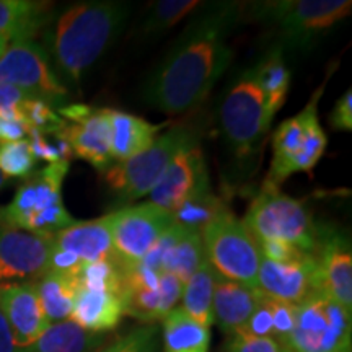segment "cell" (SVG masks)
Segmentation results:
<instances>
[{
	"instance_id": "cell-2",
	"label": "cell",
	"mask_w": 352,
	"mask_h": 352,
	"mask_svg": "<svg viewBox=\"0 0 352 352\" xmlns=\"http://www.w3.org/2000/svg\"><path fill=\"white\" fill-rule=\"evenodd\" d=\"M131 15V3L121 0H87L65 8L51 32L56 67L72 83L96 64L121 33Z\"/></svg>"
},
{
	"instance_id": "cell-10",
	"label": "cell",
	"mask_w": 352,
	"mask_h": 352,
	"mask_svg": "<svg viewBox=\"0 0 352 352\" xmlns=\"http://www.w3.org/2000/svg\"><path fill=\"white\" fill-rule=\"evenodd\" d=\"M351 314L316 292L296 305L292 331L280 347L294 352H352Z\"/></svg>"
},
{
	"instance_id": "cell-1",
	"label": "cell",
	"mask_w": 352,
	"mask_h": 352,
	"mask_svg": "<svg viewBox=\"0 0 352 352\" xmlns=\"http://www.w3.org/2000/svg\"><path fill=\"white\" fill-rule=\"evenodd\" d=\"M243 19V3H202L199 13L145 82L144 98L176 116L199 107L233 59L232 30Z\"/></svg>"
},
{
	"instance_id": "cell-19",
	"label": "cell",
	"mask_w": 352,
	"mask_h": 352,
	"mask_svg": "<svg viewBox=\"0 0 352 352\" xmlns=\"http://www.w3.org/2000/svg\"><path fill=\"white\" fill-rule=\"evenodd\" d=\"M72 148V153L83 158L98 171H107L113 165L111 122L109 108H91L76 122H67L59 132Z\"/></svg>"
},
{
	"instance_id": "cell-43",
	"label": "cell",
	"mask_w": 352,
	"mask_h": 352,
	"mask_svg": "<svg viewBox=\"0 0 352 352\" xmlns=\"http://www.w3.org/2000/svg\"><path fill=\"white\" fill-rule=\"evenodd\" d=\"M0 352H19V347L13 341L10 327H8L2 305H0Z\"/></svg>"
},
{
	"instance_id": "cell-7",
	"label": "cell",
	"mask_w": 352,
	"mask_h": 352,
	"mask_svg": "<svg viewBox=\"0 0 352 352\" xmlns=\"http://www.w3.org/2000/svg\"><path fill=\"white\" fill-rule=\"evenodd\" d=\"M327 80L311 95V100L297 116L289 118L272 135V160L267 182L280 186L289 176L311 171L327 151V132L318 120V101Z\"/></svg>"
},
{
	"instance_id": "cell-12",
	"label": "cell",
	"mask_w": 352,
	"mask_h": 352,
	"mask_svg": "<svg viewBox=\"0 0 352 352\" xmlns=\"http://www.w3.org/2000/svg\"><path fill=\"white\" fill-rule=\"evenodd\" d=\"M0 83L23 90L47 104H63L69 91L51 67L47 54L33 41H13L0 54Z\"/></svg>"
},
{
	"instance_id": "cell-38",
	"label": "cell",
	"mask_w": 352,
	"mask_h": 352,
	"mask_svg": "<svg viewBox=\"0 0 352 352\" xmlns=\"http://www.w3.org/2000/svg\"><path fill=\"white\" fill-rule=\"evenodd\" d=\"M271 314H272V340L277 344H283L289 333L292 331L294 320H296V305L289 303L271 300Z\"/></svg>"
},
{
	"instance_id": "cell-35",
	"label": "cell",
	"mask_w": 352,
	"mask_h": 352,
	"mask_svg": "<svg viewBox=\"0 0 352 352\" xmlns=\"http://www.w3.org/2000/svg\"><path fill=\"white\" fill-rule=\"evenodd\" d=\"M98 352H160L158 329L153 324L134 328Z\"/></svg>"
},
{
	"instance_id": "cell-4",
	"label": "cell",
	"mask_w": 352,
	"mask_h": 352,
	"mask_svg": "<svg viewBox=\"0 0 352 352\" xmlns=\"http://www.w3.org/2000/svg\"><path fill=\"white\" fill-rule=\"evenodd\" d=\"M69 168L70 162L60 160L26 178L10 204L0 209V222L44 239L76 223L63 202V183Z\"/></svg>"
},
{
	"instance_id": "cell-42",
	"label": "cell",
	"mask_w": 352,
	"mask_h": 352,
	"mask_svg": "<svg viewBox=\"0 0 352 352\" xmlns=\"http://www.w3.org/2000/svg\"><path fill=\"white\" fill-rule=\"evenodd\" d=\"M30 127L25 122L7 120L0 116V144L15 142V140H23L28 135Z\"/></svg>"
},
{
	"instance_id": "cell-13",
	"label": "cell",
	"mask_w": 352,
	"mask_h": 352,
	"mask_svg": "<svg viewBox=\"0 0 352 352\" xmlns=\"http://www.w3.org/2000/svg\"><path fill=\"white\" fill-rule=\"evenodd\" d=\"M51 239L0 222V284L32 283L47 271Z\"/></svg>"
},
{
	"instance_id": "cell-32",
	"label": "cell",
	"mask_w": 352,
	"mask_h": 352,
	"mask_svg": "<svg viewBox=\"0 0 352 352\" xmlns=\"http://www.w3.org/2000/svg\"><path fill=\"white\" fill-rule=\"evenodd\" d=\"M201 7L202 2L199 0H160V2H153L140 21L139 32L142 34L166 32L183 19H186L188 15H191L195 10H199Z\"/></svg>"
},
{
	"instance_id": "cell-21",
	"label": "cell",
	"mask_w": 352,
	"mask_h": 352,
	"mask_svg": "<svg viewBox=\"0 0 352 352\" xmlns=\"http://www.w3.org/2000/svg\"><path fill=\"white\" fill-rule=\"evenodd\" d=\"M263 298L261 290L250 289L217 274L212 300L214 323L228 336L243 331Z\"/></svg>"
},
{
	"instance_id": "cell-25",
	"label": "cell",
	"mask_w": 352,
	"mask_h": 352,
	"mask_svg": "<svg viewBox=\"0 0 352 352\" xmlns=\"http://www.w3.org/2000/svg\"><path fill=\"white\" fill-rule=\"evenodd\" d=\"M108 342V334L87 331L65 320L51 323L32 346L19 352H98Z\"/></svg>"
},
{
	"instance_id": "cell-3",
	"label": "cell",
	"mask_w": 352,
	"mask_h": 352,
	"mask_svg": "<svg viewBox=\"0 0 352 352\" xmlns=\"http://www.w3.org/2000/svg\"><path fill=\"white\" fill-rule=\"evenodd\" d=\"M351 8L349 0H267L243 3V15L271 26L284 52H308L349 16Z\"/></svg>"
},
{
	"instance_id": "cell-23",
	"label": "cell",
	"mask_w": 352,
	"mask_h": 352,
	"mask_svg": "<svg viewBox=\"0 0 352 352\" xmlns=\"http://www.w3.org/2000/svg\"><path fill=\"white\" fill-rule=\"evenodd\" d=\"M183 296V283L173 274L164 272L157 289H122L124 315L144 323L165 320Z\"/></svg>"
},
{
	"instance_id": "cell-40",
	"label": "cell",
	"mask_w": 352,
	"mask_h": 352,
	"mask_svg": "<svg viewBox=\"0 0 352 352\" xmlns=\"http://www.w3.org/2000/svg\"><path fill=\"white\" fill-rule=\"evenodd\" d=\"M258 248L263 258L276 263H289L303 256H310V254L302 253L296 246L283 243V241H261V243H258Z\"/></svg>"
},
{
	"instance_id": "cell-30",
	"label": "cell",
	"mask_w": 352,
	"mask_h": 352,
	"mask_svg": "<svg viewBox=\"0 0 352 352\" xmlns=\"http://www.w3.org/2000/svg\"><path fill=\"white\" fill-rule=\"evenodd\" d=\"M164 352H209L210 329L175 308L164 320Z\"/></svg>"
},
{
	"instance_id": "cell-27",
	"label": "cell",
	"mask_w": 352,
	"mask_h": 352,
	"mask_svg": "<svg viewBox=\"0 0 352 352\" xmlns=\"http://www.w3.org/2000/svg\"><path fill=\"white\" fill-rule=\"evenodd\" d=\"M259 88H261L264 98H266L267 114L271 120L280 108L284 107L290 88V69L285 63V52L280 46H272L264 54L258 64L252 69Z\"/></svg>"
},
{
	"instance_id": "cell-28",
	"label": "cell",
	"mask_w": 352,
	"mask_h": 352,
	"mask_svg": "<svg viewBox=\"0 0 352 352\" xmlns=\"http://www.w3.org/2000/svg\"><path fill=\"white\" fill-rule=\"evenodd\" d=\"M47 6L30 0H0V36L7 41H32L47 20Z\"/></svg>"
},
{
	"instance_id": "cell-8",
	"label": "cell",
	"mask_w": 352,
	"mask_h": 352,
	"mask_svg": "<svg viewBox=\"0 0 352 352\" xmlns=\"http://www.w3.org/2000/svg\"><path fill=\"white\" fill-rule=\"evenodd\" d=\"M195 144H197V138L189 127H171L139 155L109 166L103 178L116 204H127L151 195L170 162L183 148Z\"/></svg>"
},
{
	"instance_id": "cell-36",
	"label": "cell",
	"mask_w": 352,
	"mask_h": 352,
	"mask_svg": "<svg viewBox=\"0 0 352 352\" xmlns=\"http://www.w3.org/2000/svg\"><path fill=\"white\" fill-rule=\"evenodd\" d=\"M226 352H283V349L272 338H258L240 331L228 336Z\"/></svg>"
},
{
	"instance_id": "cell-46",
	"label": "cell",
	"mask_w": 352,
	"mask_h": 352,
	"mask_svg": "<svg viewBox=\"0 0 352 352\" xmlns=\"http://www.w3.org/2000/svg\"><path fill=\"white\" fill-rule=\"evenodd\" d=\"M280 349H283V352H294V351H290V349H287V347H280Z\"/></svg>"
},
{
	"instance_id": "cell-17",
	"label": "cell",
	"mask_w": 352,
	"mask_h": 352,
	"mask_svg": "<svg viewBox=\"0 0 352 352\" xmlns=\"http://www.w3.org/2000/svg\"><path fill=\"white\" fill-rule=\"evenodd\" d=\"M208 179L204 153L197 144L189 145L166 166L160 182L152 189L151 202L171 214Z\"/></svg>"
},
{
	"instance_id": "cell-11",
	"label": "cell",
	"mask_w": 352,
	"mask_h": 352,
	"mask_svg": "<svg viewBox=\"0 0 352 352\" xmlns=\"http://www.w3.org/2000/svg\"><path fill=\"white\" fill-rule=\"evenodd\" d=\"M175 220L168 210L152 202L124 206L111 212L113 259L121 270L139 264Z\"/></svg>"
},
{
	"instance_id": "cell-31",
	"label": "cell",
	"mask_w": 352,
	"mask_h": 352,
	"mask_svg": "<svg viewBox=\"0 0 352 352\" xmlns=\"http://www.w3.org/2000/svg\"><path fill=\"white\" fill-rule=\"evenodd\" d=\"M223 208H227V204L214 195L212 188H210V179H208L178 209L173 210L171 215H173L176 226L183 227L184 230L201 233L202 228L208 226Z\"/></svg>"
},
{
	"instance_id": "cell-34",
	"label": "cell",
	"mask_w": 352,
	"mask_h": 352,
	"mask_svg": "<svg viewBox=\"0 0 352 352\" xmlns=\"http://www.w3.org/2000/svg\"><path fill=\"white\" fill-rule=\"evenodd\" d=\"M23 116L30 129L41 132L44 135H54L57 132L63 131L65 124H67L52 109L51 104L36 98H28L25 101Z\"/></svg>"
},
{
	"instance_id": "cell-5",
	"label": "cell",
	"mask_w": 352,
	"mask_h": 352,
	"mask_svg": "<svg viewBox=\"0 0 352 352\" xmlns=\"http://www.w3.org/2000/svg\"><path fill=\"white\" fill-rule=\"evenodd\" d=\"M243 223L256 243L283 241L310 256L318 252L321 226L302 201L287 196L267 179L246 210Z\"/></svg>"
},
{
	"instance_id": "cell-45",
	"label": "cell",
	"mask_w": 352,
	"mask_h": 352,
	"mask_svg": "<svg viewBox=\"0 0 352 352\" xmlns=\"http://www.w3.org/2000/svg\"><path fill=\"white\" fill-rule=\"evenodd\" d=\"M6 184H7V178L2 173H0V189L6 186Z\"/></svg>"
},
{
	"instance_id": "cell-18",
	"label": "cell",
	"mask_w": 352,
	"mask_h": 352,
	"mask_svg": "<svg viewBox=\"0 0 352 352\" xmlns=\"http://www.w3.org/2000/svg\"><path fill=\"white\" fill-rule=\"evenodd\" d=\"M0 305L19 349L32 346L50 327L32 283L0 284Z\"/></svg>"
},
{
	"instance_id": "cell-39",
	"label": "cell",
	"mask_w": 352,
	"mask_h": 352,
	"mask_svg": "<svg viewBox=\"0 0 352 352\" xmlns=\"http://www.w3.org/2000/svg\"><path fill=\"white\" fill-rule=\"evenodd\" d=\"M243 331L258 338H272V314L270 298H263Z\"/></svg>"
},
{
	"instance_id": "cell-6",
	"label": "cell",
	"mask_w": 352,
	"mask_h": 352,
	"mask_svg": "<svg viewBox=\"0 0 352 352\" xmlns=\"http://www.w3.org/2000/svg\"><path fill=\"white\" fill-rule=\"evenodd\" d=\"M271 122L266 98L252 69H246L233 78L219 104V127L232 155L239 160L254 157Z\"/></svg>"
},
{
	"instance_id": "cell-14",
	"label": "cell",
	"mask_w": 352,
	"mask_h": 352,
	"mask_svg": "<svg viewBox=\"0 0 352 352\" xmlns=\"http://www.w3.org/2000/svg\"><path fill=\"white\" fill-rule=\"evenodd\" d=\"M316 258V277L321 294L352 311V250L342 230L321 227Z\"/></svg>"
},
{
	"instance_id": "cell-44",
	"label": "cell",
	"mask_w": 352,
	"mask_h": 352,
	"mask_svg": "<svg viewBox=\"0 0 352 352\" xmlns=\"http://www.w3.org/2000/svg\"><path fill=\"white\" fill-rule=\"evenodd\" d=\"M7 46H8V41H7V39L0 36V54H2V52L6 51V47H7Z\"/></svg>"
},
{
	"instance_id": "cell-9",
	"label": "cell",
	"mask_w": 352,
	"mask_h": 352,
	"mask_svg": "<svg viewBox=\"0 0 352 352\" xmlns=\"http://www.w3.org/2000/svg\"><path fill=\"white\" fill-rule=\"evenodd\" d=\"M206 259L223 279L258 289V272L261 263L258 243L230 209L223 208L201 230Z\"/></svg>"
},
{
	"instance_id": "cell-29",
	"label": "cell",
	"mask_w": 352,
	"mask_h": 352,
	"mask_svg": "<svg viewBox=\"0 0 352 352\" xmlns=\"http://www.w3.org/2000/svg\"><path fill=\"white\" fill-rule=\"evenodd\" d=\"M217 272L210 266L208 259L201 263L195 274L188 279L183 285V307L182 310L189 318H192L201 327L209 328L214 324L212 315V300H214V287Z\"/></svg>"
},
{
	"instance_id": "cell-16",
	"label": "cell",
	"mask_w": 352,
	"mask_h": 352,
	"mask_svg": "<svg viewBox=\"0 0 352 352\" xmlns=\"http://www.w3.org/2000/svg\"><path fill=\"white\" fill-rule=\"evenodd\" d=\"M206 259L201 233L184 230L173 223L152 250L145 254L140 264L157 272H168L182 280L183 285L195 274Z\"/></svg>"
},
{
	"instance_id": "cell-26",
	"label": "cell",
	"mask_w": 352,
	"mask_h": 352,
	"mask_svg": "<svg viewBox=\"0 0 352 352\" xmlns=\"http://www.w3.org/2000/svg\"><path fill=\"white\" fill-rule=\"evenodd\" d=\"M77 272L47 271L34 280L39 303L50 324L70 318L78 294Z\"/></svg>"
},
{
	"instance_id": "cell-20",
	"label": "cell",
	"mask_w": 352,
	"mask_h": 352,
	"mask_svg": "<svg viewBox=\"0 0 352 352\" xmlns=\"http://www.w3.org/2000/svg\"><path fill=\"white\" fill-rule=\"evenodd\" d=\"M52 248L76 256L82 264H91L113 258L111 214L100 219L76 222L51 236Z\"/></svg>"
},
{
	"instance_id": "cell-15",
	"label": "cell",
	"mask_w": 352,
	"mask_h": 352,
	"mask_svg": "<svg viewBox=\"0 0 352 352\" xmlns=\"http://www.w3.org/2000/svg\"><path fill=\"white\" fill-rule=\"evenodd\" d=\"M258 289L271 300L298 305L320 292L316 277V258L303 256L296 261L276 263L261 256Z\"/></svg>"
},
{
	"instance_id": "cell-24",
	"label": "cell",
	"mask_w": 352,
	"mask_h": 352,
	"mask_svg": "<svg viewBox=\"0 0 352 352\" xmlns=\"http://www.w3.org/2000/svg\"><path fill=\"white\" fill-rule=\"evenodd\" d=\"M109 122H111V157L116 164L129 160L151 147L165 127V124H152L142 118L118 109H109Z\"/></svg>"
},
{
	"instance_id": "cell-41",
	"label": "cell",
	"mask_w": 352,
	"mask_h": 352,
	"mask_svg": "<svg viewBox=\"0 0 352 352\" xmlns=\"http://www.w3.org/2000/svg\"><path fill=\"white\" fill-rule=\"evenodd\" d=\"M329 126L334 131H352V90L346 91L329 114Z\"/></svg>"
},
{
	"instance_id": "cell-37",
	"label": "cell",
	"mask_w": 352,
	"mask_h": 352,
	"mask_svg": "<svg viewBox=\"0 0 352 352\" xmlns=\"http://www.w3.org/2000/svg\"><path fill=\"white\" fill-rule=\"evenodd\" d=\"M28 98H32V96L26 95L20 88L7 85V83H0V116L7 118V120L25 122L26 124L23 116V104Z\"/></svg>"
},
{
	"instance_id": "cell-33",
	"label": "cell",
	"mask_w": 352,
	"mask_h": 352,
	"mask_svg": "<svg viewBox=\"0 0 352 352\" xmlns=\"http://www.w3.org/2000/svg\"><path fill=\"white\" fill-rule=\"evenodd\" d=\"M36 162L26 139L0 144V173L6 178H30Z\"/></svg>"
},
{
	"instance_id": "cell-22",
	"label": "cell",
	"mask_w": 352,
	"mask_h": 352,
	"mask_svg": "<svg viewBox=\"0 0 352 352\" xmlns=\"http://www.w3.org/2000/svg\"><path fill=\"white\" fill-rule=\"evenodd\" d=\"M124 316V302L120 290L78 289L70 321L91 333L109 334Z\"/></svg>"
}]
</instances>
